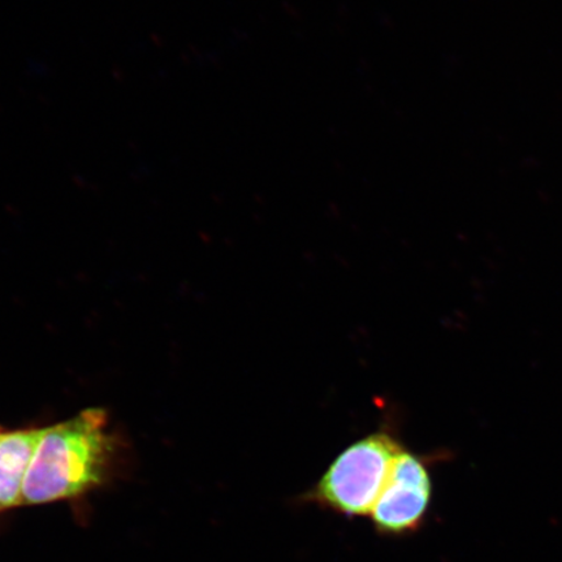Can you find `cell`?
<instances>
[{
  "label": "cell",
  "mask_w": 562,
  "mask_h": 562,
  "mask_svg": "<svg viewBox=\"0 0 562 562\" xmlns=\"http://www.w3.org/2000/svg\"><path fill=\"white\" fill-rule=\"evenodd\" d=\"M108 414L90 407L45 428L23 486V505L79 497L103 483L115 453Z\"/></svg>",
  "instance_id": "obj_1"
},
{
  "label": "cell",
  "mask_w": 562,
  "mask_h": 562,
  "mask_svg": "<svg viewBox=\"0 0 562 562\" xmlns=\"http://www.w3.org/2000/svg\"><path fill=\"white\" fill-rule=\"evenodd\" d=\"M45 428L3 431L0 437V513L23 505V486Z\"/></svg>",
  "instance_id": "obj_4"
},
{
  "label": "cell",
  "mask_w": 562,
  "mask_h": 562,
  "mask_svg": "<svg viewBox=\"0 0 562 562\" xmlns=\"http://www.w3.org/2000/svg\"><path fill=\"white\" fill-rule=\"evenodd\" d=\"M404 448L389 428L351 442L302 501L347 518L370 517Z\"/></svg>",
  "instance_id": "obj_2"
},
{
  "label": "cell",
  "mask_w": 562,
  "mask_h": 562,
  "mask_svg": "<svg viewBox=\"0 0 562 562\" xmlns=\"http://www.w3.org/2000/svg\"><path fill=\"white\" fill-rule=\"evenodd\" d=\"M430 461L406 447L398 454L369 517L378 536L409 537L425 525L434 496Z\"/></svg>",
  "instance_id": "obj_3"
}]
</instances>
